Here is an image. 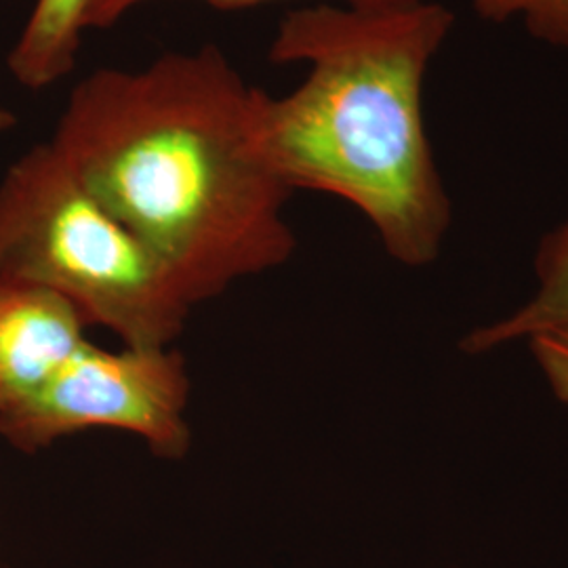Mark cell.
<instances>
[{"instance_id": "obj_5", "label": "cell", "mask_w": 568, "mask_h": 568, "mask_svg": "<svg viewBox=\"0 0 568 568\" xmlns=\"http://www.w3.org/2000/svg\"><path fill=\"white\" fill-rule=\"evenodd\" d=\"M87 326L60 295L0 281V413L39 392L89 339Z\"/></svg>"}, {"instance_id": "obj_4", "label": "cell", "mask_w": 568, "mask_h": 568, "mask_svg": "<svg viewBox=\"0 0 568 568\" xmlns=\"http://www.w3.org/2000/svg\"><path fill=\"white\" fill-rule=\"evenodd\" d=\"M190 375L173 345L84 344L21 405L0 413V436L37 453L89 429L140 438L161 459H182L192 447L187 422Z\"/></svg>"}, {"instance_id": "obj_10", "label": "cell", "mask_w": 568, "mask_h": 568, "mask_svg": "<svg viewBox=\"0 0 568 568\" xmlns=\"http://www.w3.org/2000/svg\"><path fill=\"white\" fill-rule=\"evenodd\" d=\"M525 345L539 368L549 394L560 405L568 406V326L535 335Z\"/></svg>"}, {"instance_id": "obj_7", "label": "cell", "mask_w": 568, "mask_h": 568, "mask_svg": "<svg viewBox=\"0 0 568 568\" xmlns=\"http://www.w3.org/2000/svg\"><path fill=\"white\" fill-rule=\"evenodd\" d=\"M91 0H37L9 53V72L21 87L39 91L68 77L81 51Z\"/></svg>"}, {"instance_id": "obj_8", "label": "cell", "mask_w": 568, "mask_h": 568, "mask_svg": "<svg viewBox=\"0 0 568 568\" xmlns=\"http://www.w3.org/2000/svg\"><path fill=\"white\" fill-rule=\"evenodd\" d=\"M480 20H520L528 34L554 49L568 51V0H467Z\"/></svg>"}, {"instance_id": "obj_2", "label": "cell", "mask_w": 568, "mask_h": 568, "mask_svg": "<svg viewBox=\"0 0 568 568\" xmlns=\"http://www.w3.org/2000/svg\"><path fill=\"white\" fill-rule=\"evenodd\" d=\"M455 26L440 2L366 11L314 4L286 13L274 63H305L284 98L255 89L251 138L288 192L356 206L387 255L406 267L440 257L453 203L424 121L427 68Z\"/></svg>"}, {"instance_id": "obj_9", "label": "cell", "mask_w": 568, "mask_h": 568, "mask_svg": "<svg viewBox=\"0 0 568 568\" xmlns=\"http://www.w3.org/2000/svg\"><path fill=\"white\" fill-rule=\"evenodd\" d=\"M152 2V0H91L87 16H84V30H103L114 26L116 21L124 18L131 9ZM206 4L224 11H234V9H248L255 4L264 2H274V0H203ZM344 7H354V9H366V11H382V9H400V7H410L424 0H339Z\"/></svg>"}, {"instance_id": "obj_6", "label": "cell", "mask_w": 568, "mask_h": 568, "mask_svg": "<svg viewBox=\"0 0 568 568\" xmlns=\"http://www.w3.org/2000/svg\"><path fill=\"white\" fill-rule=\"evenodd\" d=\"M535 288L523 304L459 339L466 356H487L535 335L568 326V217L549 230L535 251Z\"/></svg>"}, {"instance_id": "obj_1", "label": "cell", "mask_w": 568, "mask_h": 568, "mask_svg": "<svg viewBox=\"0 0 568 568\" xmlns=\"http://www.w3.org/2000/svg\"><path fill=\"white\" fill-rule=\"evenodd\" d=\"M255 89L215 44L143 70L100 68L61 114L53 148L201 305L286 264L291 194L251 138Z\"/></svg>"}, {"instance_id": "obj_3", "label": "cell", "mask_w": 568, "mask_h": 568, "mask_svg": "<svg viewBox=\"0 0 568 568\" xmlns=\"http://www.w3.org/2000/svg\"><path fill=\"white\" fill-rule=\"evenodd\" d=\"M0 281L60 295L124 345H173L194 305L163 260L39 143L0 182Z\"/></svg>"}, {"instance_id": "obj_11", "label": "cell", "mask_w": 568, "mask_h": 568, "mask_svg": "<svg viewBox=\"0 0 568 568\" xmlns=\"http://www.w3.org/2000/svg\"><path fill=\"white\" fill-rule=\"evenodd\" d=\"M16 124H18V116H16L11 110L0 108V135L7 133V131H11Z\"/></svg>"}]
</instances>
